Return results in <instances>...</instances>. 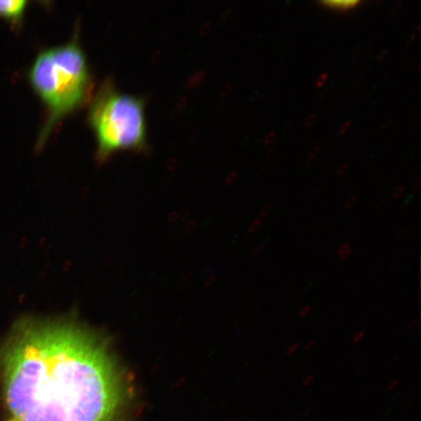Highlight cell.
I'll use <instances>...</instances> for the list:
<instances>
[{
  "label": "cell",
  "mask_w": 421,
  "mask_h": 421,
  "mask_svg": "<svg viewBox=\"0 0 421 421\" xmlns=\"http://www.w3.org/2000/svg\"><path fill=\"white\" fill-rule=\"evenodd\" d=\"M412 404V402L411 401H406V403L404 404L403 406H402V408H403L404 410H406L407 408H409Z\"/></svg>",
  "instance_id": "28"
},
{
  "label": "cell",
  "mask_w": 421,
  "mask_h": 421,
  "mask_svg": "<svg viewBox=\"0 0 421 421\" xmlns=\"http://www.w3.org/2000/svg\"><path fill=\"white\" fill-rule=\"evenodd\" d=\"M367 372V368H363V370L359 373V375H363Z\"/></svg>",
  "instance_id": "32"
},
{
  "label": "cell",
  "mask_w": 421,
  "mask_h": 421,
  "mask_svg": "<svg viewBox=\"0 0 421 421\" xmlns=\"http://www.w3.org/2000/svg\"><path fill=\"white\" fill-rule=\"evenodd\" d=\"M386 203V198H381V199H380L379 200V202L376 204H375V206H374L375 210H377V211L381 210L382 209L384 208V206H385Z\"/></svg>",
  "instance_id": "15"
},
{
  "label": "cell",
  "mask_w": 421,
  "mask_h": 421,
  "mask_svg": "<svg viewBox=\"0 0 421 421\" xmlns=\"http://www.w3.org/2000/svg\"><path fill=\"white\" fill-rule=\"evenodd\" d=\"M298 347H299V345H298V343H294L293 345H291L288 348V349L286 352V355L288 356V357H289V356L293 355L297 351Z\"/></svg>",
  "instance_id": "14"
},
{
  "label": "cell",
  "mask_w": 421,
  "mask_h": 421,
  "mask_svg": "<svg viewBox=\"0 0 421 421\" xmlns=\"http://www.w3.org/2000/svg\"><path fill=\"white\" fill-rule=\"evenodd\" d=\"M310 310V306H305V307H303V308H302V309L300 310V312H299V316H300L301 317H306V316H307V315L309 314Z\"/></svg>",
  "instance_id": "18"
},
{
  "label": "cell",
  "mask_w": 421,
  "mask_h": 421,
  "mask_svg": "<svg viewBox=\"0 0 421 421\" xmlns=\"http://www.w3.org/2000/svg\"><path fill=\"white\" fill-rule=\"evenodd\" d=\"M420 184H421V180L420 177H418L413 185V190H414V191L418 190L420 189Z\"/></svg>",
  "instance_id": "26"
},
{
  "label": "cell",
  "mask_w": 421,
  "mask_h": 421,
  "mask_svg": "<svg viewBox=\"0 0 421 421\" xmlns=\"http://www.w3.org/2000/svg\"><path fill=\"white\" fill-rule=\"evenodd\" d=\"M336 223H337L336 218H333L331 219H329L328 221L326 224V228L327 230L332 229L334 228V226L336 225Z\"/></svg>",
  "instance_id": "17"
},
{
  "label": "cell",
  "mask_w": 421,
  "mask_h": 421,
  "mask_svg": "<svg viewBox=\"0 0 421 421\" xmlns=\"http://www.w3.org/2000/svg\"><path fill=\"white\" fill-rule=\"evenodd\" d=\"M405 232H406L405 228L399 229L398 231H397L396 235H395V238H396L397 239H399L403 237L405 235Z\"/></svg>",
  "instance_id": "24"
},
{
  "label": "cell",
  "mask_w": 421,
  "mask_h": 421,
  "mask_svg": "<svg viewBox=\"0 0 421 421\" xmlns=\"http://www.w3.org/2000/svg\"><path fill=\"white\" fill-rule=\"evenodd\" d=\"M328 79V73H323V74H320L319 77H317V79L315 81L316 88H320L323 87L324 86H325Z\"/></svg>",
  "instance_id": "8"
},
{
  "label": "cell",
  "mask_w": 421,
  "mask_h": 421,
  "mask_svg": "<svg viewBox=\"0 0 421 421\" xmlns=\"http://www.w3.org/2000/svg\"><path fill=\"white\" fill-rule=\"evenodd\" d=\"M420 26H418V27L417 28L416 30H414L411 36V40H416V38L420 35Z\"/></svg>",
  "instance_id": "23"
},
{
  "label": "cell",
  "mask_w": 421,
  "mask_h": 421,
  "mask_svg": "<svg viewBox=\"0 0 421 421\" xmlns=\"http://www.w3.org/2000/svg\"><path fill=\"white\" fill-rule=\"evenodd\" d=\"M15 421H118L127 398L104 342L72 321L24 319L1 355Z\"/></svg>",
  "instance_id": "1"
},
{
  "label": "cell",
  "mask_w": 421,
  "mask_h": 421,
  "mask_svg": "<svg viewBox=\"0 0 421 421\" xmlns=\"http://www.w3.org/2000/svg\"><path fill=\"white\" fill-rule=\"evenodd\" d=\"M401 6H402V3L401 2H397L396 3H395L392 6V8L391 9L392 14H397V13L401 8Z\"/></svg>",
  "instance_id": "22"
},
{
  "label": "cell",
  "mask_w": 421,
  "mask_h": 421,
  "mask_svg": "<svg viewBox=\"0 0 421 421\" xmlns=\"http://www.w3.org/2000/svg\"><path fill=\"white\" fill-rule=\"evenodd\" d=\"M388 50H382L378 56V61L379 62L383 61L388 56Z\"/></svg>",
  "instance_id": "21"
},
{
  "label": "cell",
  "mask_w": 421,
  "mask_h": 421,
  "mask_svg": "<svg viewBox=\"0 0 421 421\" xmlns=\"http://www.w3.org/2000/svg\"><path fill=\"white\" fill-rule=\"evenodd\" d=\"M351 245L349 243H345L340 246L337 254H338L340 260L344 262L351 255Z\"/></svg>",
  "instance_id": "5"
},
{
  "label": "cell",
  "mask_w": 421,
  "mask_h": 421,
  "mask_svg": "<svg viewBox=\"0 0 421 421\" xmlns=\"http://www.w3.org/2000/svg\"><path fill=\"white\" fill-rule=\"evenodd\" d=\"M351 122L349 120L345 121L344 122H342V124L340 125V128H339V134L340 135H344L346 134L348 132L349 128H351Z\"/></svg>",
  "instance_id": "13"
},
{
  "label": "cell",
  "mask_w": 421,
  "mask_h": 421,
  "mask_svg": "<svg viewBox=\"0 0 421 421\" xmlns=\"http://www.w3.org/2000/svg\"><path fill=\"white\" fill-rule=\"evenodd\" d=\"M413 194H411V196H408V197H407V198L405 199V200H404V205H406V204L409 203V202H411V200L413 198Z\"/></svg>",
  "instance_id": "29"
},
{
  "label": "cell",
  "mask_w": 421,
  "mask_h": 421,
  "mask_svg": "<svg viewBox=\"0 0 421 421\" xmlns=\"http://www.w3.org/2000/svg\"><path fill=\"white\" fill-rule=\"evenodd\" d=\"M310 413H312V411H307L305 412V413H304V414H303V417L304 418H307L308 417H309V416L310 415Z\"/></svg>",
  "instance_id": "31"
},
{
  "label": "cell",
  "mask_w": 421,
  "mask_h": 421,
  "mask_svg": "<svg viewBox=\"0 0 421 421\" xmlns=\"http://www.w3.org/2000/svg\"><path fill=\"white\" fill-rule=\"evenodd\" d=\"M315 344V342L312 340L310 341L307 343V344L305 346H304V349H305L306 351H310V349H312L314 346Z\"/></svg>",
  "instance_id": "25"
},
{
  "label": "cell",
  "mask_w": 421,
  "mask_h": 421,
  "mask_svg": "<svg viewBox=\"0 0 421 421\" xmlns=\"http://www.w3.org/2000/svg\"><path fill=\"white\" fill-rule=\"evenodd\" d=\"M358 200V198L357 196H351V198H349L345 202L344 208L347 210L353 209V207L357 204Z\"/></svg>",
  "instance_id": "10"
},
{
  "label": "cell",
  "mask_w": 421,
  "mask_h": 421,
  "mask_svg": "<svg viewBox=\"0 0 421 421\" xmlns=\"http://www.w3.org/2000/svg\"><path fill=\"white\" fill-rule=\"evenodd\" d=\"M28 3L24 0H0V17L15 24L21 23Z\"/></svg>",
  "instance_id": "4"
},
{
  "label": "cell",
  "mask_w": 421,
  "mask_h": 421,
  "mask_svg": "<svg viewBox=\"0 0 421 421\" xmlns=\"http://www.w3.org/2000/svg\"><path fill=\"white\" fill-rule=\"evenodd\" d=\"M349 168V164L348 163H344L341 164L338 168H337L336 170V175L337 177H342L344 176V175L347 173V172L348 171Z\"/></svg>",
  "instance_id": "9"
},
{
  "label": "cell",
  "mask_w": 421,
  "mask_h": 421,
  "mask_svg": "<svg viewBox=\"0 0 421 421\" xmlns=\"http://www.w3.org/2000/svg\"><path fill=\"white\" fill-rule=\"evenodd\" d=\"M88 119L100 161L120 151L148 150L145 100L121 93L112 81L103 83L93 97Z\"/></svg>",
  "instance_id": "3"
},
{
  "label": "cell",
  "mask_w": 421,
  "mask_h": 421,
  "mask_svg": "<svg viewBox=\"0 0 421 421\" xmlns=\"http://www.w3.org/2000/svg\"><path fill=\"white\" fill-rule=\"evenodd\" d=\"M29 81L47 110L38 145L41 147L62 119L88 100L92 77L77 38L43 49L29 70Z\"/></svg>",
  "instance_id": "2"
},
{
  "label": "cell",
  "mask_w": 421,
  "mask_h": 421,
  "mask_svg": "<svg viewBox=\"0 0 421 421\" xmlns=\"http://www.w3.org/2000/svg\"><path fill=\"white\" fill-rule=\"evenodd\" d=\"M398 358H399L398 355L394 356V357L388 363H390V364H393V363L397 361Z\"/></svg>",
  "instance_id": "30"
},
{
  "label": "cell",
  "mask_w": 421,
  "mask_h": 421,
  "mask_svg": "<svg viewBox=\"0 0 421 421\" xmlns=\"http://www.w3.org/2000/svg\"><path fill=\"white\" fill-rule=\"evenodd\" d=\"M314 379V377L312 376V375H308V376H307L305 379H304L302 381V384L304 386H309L310 383H312V381Z\"/></svg>",
  "instance_id": "19"
},
{
  "label": "cell",
  "mask_w": 421,
  "mask_h": 421,
  "mask_svg": "<svg viewBox=\"0 0 421 421\" xmlns=\"http://www.w3.org/2000/svg\"><path fill=\"white\" fill-rule=\"evenodd\" d=\"M406 187L404 185H399L397 187H395L391 194L392 198L394 200L399 199L402 196H403Z\"/></svg>",
  "instance_id": "7"
},
{
  "label": "cell",
  "mask_w": 421,
  "mask_h": 421,
  "mask_svg": "<svg viewBox=\"0 0 421 421\" xmlns=\"http://www.w3.org/2000/svg\"><path fill=\"white\" fill-rule=\"evenodd\" d=\"M399 385V380H393L387 386L388 390H392Z\"/></svg>",
  "instance_id": "20"
},
{
  "label": "cell",
  "mask_w": 421,
  "mask_h": 421,
  "mask_svg": "<svg viewBox=\"0 0 421 421\" xmlns=\"http://www.w3.org/2000/svg\"><path fill=\"white\" fill-rule=\"evenodd\" d=\"M317 120V114L316 113H310L309 114L305 120H304V125L307 127H312L315 125V122Z\"/></svg>",
  "instance_id": "11"
},
{
  "label": "cell",
  "mask_w": 421,
  "mask_h": 421,
  "mask_svg": "<svg viewBox=\"0 0 421 421\" xmlns=\"http://www.w3.org/2000/svg\"><path fill=\"white\" fill-rule=\"evenodd\" d=\"M418 319H413L409 324V326H408V327H409V328L412 329L414 327H415L417 326V323H418Z\"/></svg>",
  "instance_id": "27"
},
{
  "label": "cell",
  "mask_w": 421,
  "mask_h": 421,
  "mask_svg": "<svg viewBox=\"0 0 421 421\" xmlns=\"http://www.w3.org/2000/svg\"><path fill=\"white\" fill-rule=\"evenodd\" d=\"M365 335V333L364 331H361L358 333H356L354 336L353 342L355 343L360 342V340H362L363 338H364Z\"/></svg>",
  "instance_id": "16"
},
{
  "label": "cell",
  "mask_w": 421,
  "mask_h": 421,
  "mask_svg": "<svg viewBox=\"0 0 421 421\" xmlns=\"http://www.w3.org/2000/svg\"><path fill=\"white\" fill-rule=\"evenodd\" d=\"M380 421H387V420H380Z\"/></svg>",
  "instance_id": "33"
},
{
  "label": "cell",
  "mask_w": 421,
  "mask_h": 421,
  "mask_svg": "<svg viewBox=\"0 0 421 421\" xmlns=\"http://www.w3.org/2000/svg\"><path fill=\"white\" fill-rule=\"evenodd\" d=\"M324 3H326L328 5H332L335 6V8L340 9H348L349 8H353V6L355 4H358V1H329V2H324Z\"/></svg>",
  "instance_id": "6"
},
{
  "label": "cell",
  "mask_w": 421,
  "mask_h": 421,
  "mask_svg": "<svg viewBox=\"0 0 421 421\" xmlns=\"http://www.w3.org/2000/svg\"><path fill=\"white\" fill-rule=\"evenodd\" d=\"M321 152V147L319 145H316L313 147L308 153V158L310 160L315 159L317 155H319Z\"/></svg>",
  "instance_id": "12"
}]
</instances>
